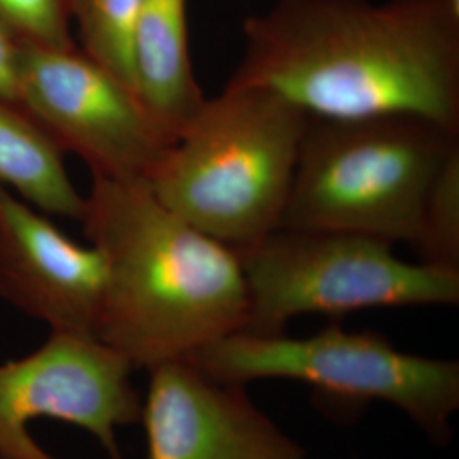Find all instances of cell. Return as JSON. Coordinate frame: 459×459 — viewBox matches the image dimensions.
I'll use <instances>...</instances> for the list:
<instances>
[{"label": "cell", "mask_w": 459, "mask_h": 459, "mask_svg": "<svg viewBox=\"0 0 459 459\" xmlns=\"http://www.w3.org/2000/svg\"><path fill=\"white\" fill-rule=\"evenodd\" d=\"M17 106L94 178L147 182L176 142L133 85L77 47L19 45Z\"/></svg>", "instance_id": "cell-7"}, {"label": "cell", "mask_w": 459, "mask_h": 459, "mask_svg": "<svg viewBox=\"0 0 459 459\" xmlns=\"http://www.w3.org/2000/svg\"><path fill=\"white\" fill-rule=\"evenodd\" d=\"M140 2L70 0V17L81 38V49L134 89L133 41Z\"/></svg>", "instance_id": "cell-13"}, {"label": "cell", "mask_w": 459, "mask_h": 459, "mask_svg": "<svg viewBox=\"0 0 459 459\" xmlns=\"http://www.w3.org/2000/svg\"><path fill=\"white\" fill-rule=\"evenodd\" d=\"M106 265L0 182V296L49 332L98 337Z\"/></svg>", "instance_id": "cell-10"}, {"label": "cell", "mask_w": 459, "mask_h": 459, "mask_svg": "<svg viewBox=\"0 0 459 459\" xmlns=\"http://www.w3.org/2000/svg\"><path fill=\"white\" fill-rule=\"evenodd\" d=\"M0 24L19 45L75 47L70 0H0Z\"/></svg>", "instance_id": "cell-15"}, {"label": "cell", "mask_w": 459, "mask_h": 459, "mask_svg": "<svg viewBox=\"0 0 459 459\" xmlns=\"http://www.w3.org/2000/svg\"><path fill=\"white\" fill-rule=\"evenodd\" d=\"M444 4H447L449 7H453L455 11H458L459 13V0H441Z\"/></svg>", "instance_id": "cell-17"}, {"label": "cell", "mask_w": 459, "mask_h": 459, "mask_svg": "<svg viewBox=\"0 0 459 459\" xmlns=\"http://www.w3.org/2000/svg\"><path fill=\"white\" fill-rule=\"evenodd\" d=\"M235 252L248 295L240 332L278 335L312 313L459 303V269L403 261L394 244L361 233L276 229Z\"/></svg>", "instance_id": "cell-6"}, {"label": "cell", "mask_w": 459, "mask_h": 459, "mask_svg": "<svg viewBox=\"0 0 459 459\" xmlns=\"http://www.w3.org/2000/svg\"><path fill=\"white\" fill-rule=\"evenodd\" d=\"M459 132L409 116L308 117L279 229L361 233L417 247Z\"/></svg>", "instance_id": "cell-4"}, {"label": "cell", "mask_w": 459, "mask_h": 459, "mask_svg": "<svg viewBox=\"0 0 459 459\" xmlns=\"http://www.w3.org/2000/svg\"><path fill=\"white\" fill-rule=\"evenodd\" d=\"M193 364L223 383L247 386L259 379L310 385L320 403L358 411L385 402L436 446L453 441L459 411V362L411 354L377 332L341 325L308 337L235 332L197 351Z\"/></svg>", "instance_id": "cell-5"}, {"label": "cell", "mask_w": 459, "mask_h": 459, "mask_svg": "<svg viewBox=\"0 0 459 459\" xmlns=\"http://www.w3.org/2000/svg\"><path fill=\"white\" fill-rule=\"evenodd\" d=\"M81 221L106 265L96 335L134 369L187 359L246 328L237 252L165 208L147 182L94 178Z\"/></svg>", "instance_id": "cell-2"}, {"label": "cell", "mask_w": 459, "mask_h": 459, "mask_svg": "<svg viewBox=\"0 0 459 459\" xmlns=\"http://www.w3.org/2000/svg\"><path fill=\"white\" fill-rule=\"evenodd\" d=\"M308 116L261 87L204 99L147 186L165 208L240 250L279 229Z\"/></svg>", "instance_id": "cell-3"}, {"label": "cell", "mask_w": 459, "mask_h": 459, "mask_svg": "<svg viewBox=\"0 0 459 459\" xmlns=\"http://www.w3.org/2000/svg\"><path fill=\"white\" fill-rule=\"evenodd\" d=\"M140 424L147 459H307V449L264 413L246 386L189 359L148 369Z\"/></svg>", "instance_id": "cell-9"}, {"label": "cell", "mask_w": 459, "mask_h": 459, "mask_svg": "<svg viewBox=\"0 0 459 459\" xmlns=\"http://www.w3.org/2000/svg\"><path fill=\"white\" fill-rule=\"evenodd\" d=\"M133 64L140 98L176 140L206 99L189 53L187 0L140 2Z\"/></svg>", "instance_id": "cell-11"}, {"label": "cell", "mask_w": 459, "mask_h": 459, "mask_svg": "<svg viewBox=\"0 0 459 459\" xmlns=\"http://www.w3.org/2000/svg\"><path fill=\"white\" fill-rule=\"evenodd\" d=\"M19 43L0 24V98L17 104Z\"/></svg>", "instance_id": "cell-16"}, {"label": "cell", "mask_w": 459, "mask_h": 459, "mask_svg": "<svg viewBox=\"0 0 459 459\" xmlns=\"http://www.w3.org/2000/svg\"><path fill=\"white\" fill-rule=\"evenodd\" d=\"M0 182L38 210L82 218V196L66 172L64 152L17 104L0 98Z\"/></svg>", "instance_id": "cell-12"}, {"label": "cell", "mask_w": 459, "mask_h": 459, "mask_svg": "<svg viewBox=\"0 0 459 459\" xmlns=\"http://www.w3.org/2000/svg\"><path fill=\"white\" fill-rule=\"evenodd\" d=\"M229 83L308 117L409 116L459 132V13L441 0H279L247 17Z\"/></svg>", "instance_id": "cell-1"}, {"label": "cell", "mask_w": 459, "mask_h": 459, "mask_svg": "<svg viewBox=\"0 0 459 459\" xmlns=\"http://www.w3.org/2000/svg\"><path fill=\"white\" fill-rule=\"evenodd\" d=\"M415 250L422 263L459 269V150L447 159L432 187Z\"/></svg>", "instance_id": "cell-14"}, {"label": "cell", "mask_w": 459, "mask_h": 459, "mask_svg": "<svg viewBox=\"0 0 459 459\" xmlns=\"http://www.w3.org/2000/svg\"><path fill=\"white\" fill-rule=\"evenodd\" d=\"M132 362L94 335L49 332L31 354L0 364V459H56L30 434L49 419L89 432L123 459L116 432L140 422Z\"/></svg>", "instance_id": "cell-8"}]
</instances>
